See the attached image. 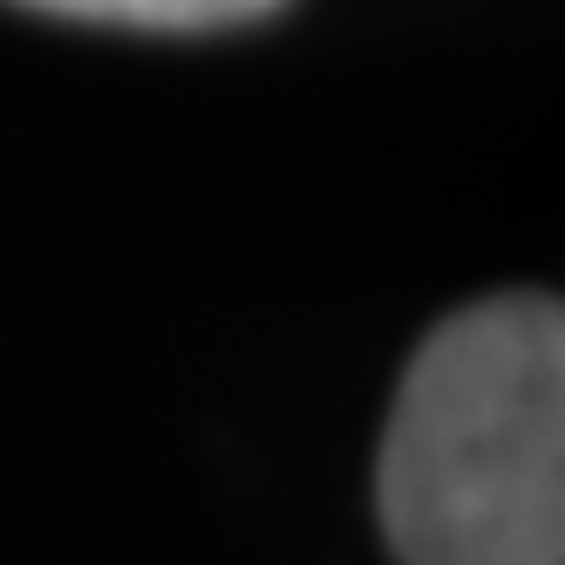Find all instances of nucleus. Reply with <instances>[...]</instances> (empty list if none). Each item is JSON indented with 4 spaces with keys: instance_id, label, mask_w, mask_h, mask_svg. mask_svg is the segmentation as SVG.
<instances>
[{
    "instance_id": "1",
    "label": "nucleus",
    "mask_w": 565,
    "mask_h": 565,
    "mask_svg": "<svg viewBox=\"0 0 565 565\" xmlns=\"http://www.w3.org/2000/svg\"><path fill=\"white\" fill-rule=\"evenodd\" d=\"M402 565H565V313L498 294L416 348L382 436Z\"/></svg>"
},
{
    "instance_id": "2",
    "label": "nucleus",
    "mask_w": 565,
    "mask_h": 565,
    "mask_svg": "<svg viewBox=\"0 0 565 565\" xmlns=\"http://www.w3.org/2000/svg\"><path fill=\"white\" fill-rule=\"evenodd\" d=\"M62 21H109V28H232L273 14L279 0H21Z\"/></svg>"
}]
</instances>
